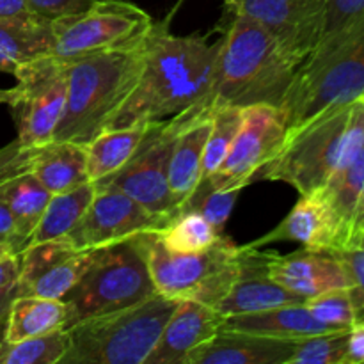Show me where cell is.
I'll return each mask as SVG.
<instances>
[{
    "instance_id": "cell-1",
    "label": "cell",
    "mask_w": 364,
    "mask_h": 364,
    "mask_svg": "<svg viewBox=\"0 0 364 364\" xmlns=\"http://www.w3.org/2000/svg\"><path fill=\"white\" fill-rule=\"evenodd\" d=\"M219 52L220 38L210 43L199 34L176 36L167 20L153 21L137 85L107 130L166 121L194 107L208 91Z\"/></svg>"
},
{
    "instance_id": "cell-2",
    "label": "cell",
    "mask_w": 364,
    "mask_h": 364,
    "mask_svg": "<svg viewBox=\"0 0 364 364\" xmlns=\"http://www.w3.org/2000/svg\"><path fill=\"white\" fill-rule=\"evenodd\" d=\"M228 16L208 91L178 116H210L219 107H283L301 63L255 20Z\"/></svg>"
},
{
    "instance_id": "cell-3",
    "label": "cell",
    "mask_w": 364,
    "mask_h": 364,
    "mask_svg": "<svg viewBox=\"0 0 364 364\" xmlns=\"http://www.w3.org/2000/svg\"><path fill=\"white\" fill-rule=\"evenodd\" d=\"M364 148V100L329 107L288 130L277 155L255 178L284 181L301 196L320 192Z\"/></svg>"
},
{
    "instance_id": "cell-4",
    "label": "cell",
    "mask_w": 364,
    "mask_h": 364,
    "mask_svg": "<svg viewBox=\"0 0 364 364\" xmlns=\"http://www.w3.org/2000/svg\"><path fill=\"white\" fill-rule=\"evenodd\" d=\"M144 41L70 60L66 105L53 134L55 141L85 144L107 130L137 85L144 66Z\"/></svg>"
},
{
    "instance_id": "cell-5",
    "label": "cell",
    "mask_w": 364,
    "mask_h": 364,
    "mask_svg": "<svg viewBox=\"0 0 364 364\" xmlns=\"http://www.w3.org/2000/svg\"><path fill=\"white\" fill-rule=\"evenodd\" d=\"M364 91V13L327 36L299 66L281 110L288 130Z\"/></svg>"
},
{
    "instance_id": "cell-6",
    "label": "cell",
    "mask_w": 364,
    "mask_h": 364,
    "mask_svg": "<svg viewBox=\"0 0 364 364\" xmlns=\"http://www.w3.org/2000/svg\"><path fill=\"white\" fill-rule=\"evenodd\" d=\"M176 304V299L155 294L139 304L75 323L66 329L70 347L60 364H146Z\"/></svg>"
},
{
    "instance_id": "cell-7",
    "label": "cell",
    "mask_w": 364,
    "mask_h": 364,
    "mask_svg": "<svg viewBox=\"0 0 364 364\" xmlns=\"http://www.w3.org/2000/svg\"><path fill=\"white\" fill-rule=\"evenodd\" d=\"M155 294L159 291L137 238L96 247L89 269L60 299L66 306V329L139 304Z\"/></svg>"
},
{
    "instance_id": "cell-8",
    "label": "cell",
    "mask_w": 364,
    "mask_h": 364,
    "mask_svg": "<svg viewBox=\"0 0 364 364\" xmlns=\"http://www.w3.org/2000/svg\"><path fill=\"white\" fill-rule=\"evenodd\" d=\"M148 262L156 291L169 299H192L215 308L228 295L238 276L242 245L220 235L219 240L201 252L167 251L155 230L135 235Z\"/></svg>"
},
{
    "instance_id": "cell-9",
    "label": "cell",
    "mask_w": 364,
    "mask_h": 364,
    "mask_svg": "<svg viewBox=\"0 0 364 364\" xmlns=\"http://www.w3.org/2000/svg\"><path fill=\"white\" fill-rule=\"evenodd\" d=\"M153 18L128 0H95L85 11L52 20L53 53L73 60L144 41Z\"/></svg>"
},
{
    "instance_id": "cell-10",
    "label": "cell",
    "mask_w": 364,
    "mask_h": 364,
    "mask_svg": "<svg viewBox=\"0 0 364 364\" xmlns=\"http://www.w3.org/2000/svg\"><path fill=\"white\" fill-rule=\"evenodd\" d=\"M70 60L55 53L16 70V85L9 107L21 148L45 144L53 139L63 117L68 92Z\"/></svg>"
},
{
    "instance_id": "cell-11",
    "label": "cell",
    "mask_w": 364,
    "mask_h": 364,
    "mask_svg": "<svg viewBox=\"0 0 364 364\" xmlns=\"http://www.w3.org/2000/svg\"><path fill=\"white\" fill-rule=\"evenodd\" d=\"M180 127L176 117L151 123L134 156L119 171L96 181V188L124 192L166 220L176 215L178 203L171 194L167 173Z\"/></svg>"
},
{
    "instance_id": "cell-12",
    "label": "cell",
    "mask_w": 364,
    "mask_h": 364,
    "mask_svg": "<svg viewBox=\"0 0 364 364\" xmlns=\"http://www.w3.org/2000/svg\"><path fill=\"white\" fill-rule=\"evenodd\" d=\"M287 117L281 107H244L240 130L231 144L226 160L220 169L206 180L215 188L242 191L245 185L251 183L256 173L277 155L287 141Z\"/></svg>"
},
{
    "instance_id": "cell-13",
    "label": "cell",
    "mask_w": 364,
    "mask_h": 364,
    "mask_svg": "<svg viewBox=\"0 0 364 364\" xmlns=\"http://www.w3.org/2000/svg\"><path fill=\"white\" fill-rule=\"evenodd\" d=\"M226 9L267 28L302 64L323 36L327 0H233Z\"/></svg>"
},
{
    "instance_id": "cell-14",
    "label": "cell",
    "mask_w": 364,
    "mask_h": 364,
    "mask_svg": "<svg viewBox=\"0 0 364 364\" xmlns=\"http://www.w3.org/2000/svg\"><path fill=\"white\" fill-rule=\"evenodd\" d=\"M166 223L164 217L151 213L124 192L96 188L91 205L68 231L66 240L78 251H85L127 240L142 231L159 230Z\"/></svg>"
},
{
    "instance_id": "cell-15",
    "label": "cell",
    "mask_w": 364,
    "mask_h": 364,
    "mask_svg": "<svg viewBox=\"0 0 364 364\" xmlns=\"http://www.w3.org/2000/svg\"><path fill=\"white\" fill-rule=\"evenodd\" d=\"M276 252L259 251L252 245H242L238 256V276L226 297L215 306L220 316L244 315L279 306L304 304L306 299L291 294L270 277L269 265Z\"/></svg>"
},
{
    "instance_id": "cell-16",
    "label": "cell",
    "mask_w": 364,
    "mask_h": 364,
    "mask_svg": "<svg viewBox=\"0 0 364 364\" xmlns=\"http://www.w3.org/2000/svg\"><path fill=\"white\" fill-rule=\"evenodd\" d=\"M223 320L224 316H220L212 306L192 299H181L167 320L159 343L146 359V364H183L192 350L219 333Z\"/></svg>"
},
{
    "instance_id": "cell-17",
    "label": "cell",
    "mask_w": 364,
    "mask_h": 364,
    "mask_svg": "<svg viewBox=\"0 0 364 364\" xmlns=\"http://www.w3.org/2000/svg\"><path fill=\"white\" fill-rule=\"evenodd\" d=\"M269 274L277 284L306 299L329 290L348 288L347 274L334 251L301 249L291 255H274Z\"/></svg>"
},
{
    "instance_id": "cell-18",
    "label": "cell",
    "mask_w": 364,
    "mask_h": 364,
    "mask_svg": "<svg viewBox=\"0 0 364 364\" xmlns=\"http://www.w3.org/2000/svg\"><path fill=\"white\" fill-rule=\"evenodd\" d=\"M295 340H276L242 331L219 333L187 355L183 364H288Z\"/></svg>"
},
{
    "instance_id": "cell-19",
    "label": "cell",
    "mask_w": 364,
    "mask_h": 364,
    "mask_svg": "<svg viewBox=\"0 0 364 364\" xmlns=\"http://www.w3.org/2000/svg\"><path fill=\"white\" fill-rule=\"evenodd\" d=\"M18 155L23 169L50 194H59L89 181L85 148L78 142L52 139L32 148H21L18 144Z\"/></svg>"
},
{
    "instance_id": "cell-20",
    "label": "cell",
    "mask_w": 364,
    "mask_h": 364,
    "mask_svg": "<svg viewBox=\"0 0 364 364\" xmlns=\"http://www.w3.org/2000/svg\"><path fill=\"white\" fill-rule=\"evenodd\" d=\"M272 242H299L306 249L336 251L338 230L326 198L320 192L301 196L291 212L272 231L249 245L262 247Z\"/></svg>"
},
{
    "instance_id": "cell-21",
    "label": "cell",
    "mask_w": 364,
    "mask_h": 364,
    "mask_svg": "<svg viewBox=\"0 0 364 364\" xmlns=\"http://www.w3.org/2000/svg\"><path fill=\"white\" fill-rule=\"evenodd\" d=\"M52 20L32 13L0 20V71L14 75L25 64L53 53Z\"/></svg>"
},
{
    "instance_id": "cell-22",
    "label": "cell",
    "mask_w": 364,
    "mask_h": 364,
    "mask_svg": "<svg viewBox=\"0 0 364 364\" xmlns=\"http://www.w3.org/2000/svg\"><path fill=\"white\" fill-rule=\"evenodd\" d=\"M181 123L174 142L173 153L169 160V188L173 198L176 199L178 210L185 199L196 191L201 181L203 155H205L206 139L212 128V114L210 116L181 117L174 116Z\"/></svg>"
},
{
    "instance_id": "cell-23",
    "label": "cell",
    "mask_w": 364,
    "mask_h": 364,
    "mask_svg": "<svg viewBox=\"0 0 364 364\" xmlns=\"http://www.w3.org/2000/svg\"><path fill=\"white\" fill-rule=\"evenodd\" d=\"M220 329L242 331L276 340H299L313 334L331 333L329 327L320 323L304 304L279 306L263 311L226 316Z\"/></svg>"
},
{
    "instance_id": "cell-24",
    "label": "cell",
    "mask_w": 364,
    "mask_h": 364,
    "mask_svg": "<svg viewBox=\"0 0 364 364\" xmlns=\"http://www.w3.org/2000/svg\"><path fill=\"white\" fill-rule=\"evenodd\" d=\"M66 329V306L60 299L16 295L7 311L6 341L27 340Z\"/></svg>"
},
{
    "instance_id": "cell-25",
    "label": "cell",
    "mask_w": 364,
    "mask_h": 364,
    "mask_svg": "<svg viewBox=\"0 0 364 364\" xmlns=\"http://www.w3.org/2000/svg\"><path fill=\"white\" fill-rule=\"evenodd\" d=\"M148 124H132L123 128H109L85 142V160H87L89 181H100L119 171L134 156L144 139Z\"/></svg>"
},
{
    "instance_id": "cell-26",
    "label": "cell",
    "mask_w": 364,
    "mask_h": 364,
    "mask_svg": "<svg viewBox=\"0 0 364 364\" xmlns=\"http://www.w3.org/2000/svg\"><path fill=\"white\" fill-rule=\"evenodd\" d=\"M95 194V181H85V183L70 188V191L50 196L48 205H46L38 226L32 231L27 247L32 244H39V242L66 237L68 231L84 215Z\"/></svg>"
},
{
    "instance_id": "cell-27",
    "label": "cell",
    "mask_w": 364,
    "mask_h": 364,
    "mask_svg": "<svg viewBox=\"0 0 364 364\" xmlns=\"http://www.w3.org/2000/svg\"><path fill=\"white\" fill-rule=\"evenodd\" d=\"M326 198L338 230V249L341 251L347 240L348 226L354 217L355 208L364 196V148L354 156L348 166L338 171L326 187L320 191Z\"/></svg>"
},
{
    "instance_id": "cell-28",
    "label": "cell",
    "mask_w": 364,
    "mask_h": 364,
    "mask_svg": "<svg viewBox=\"0 0 364 364\" xmlns=\"http://www.w3.org/2000/svg\"><path fill=\"white\" fill-rule=\"evenodd\" d=\"M155 233L167 251L187 252V255L206 251L223 235L194 210H181L162 228L155 230Z\"/></svg>"
},
{
    "instance_id": "cell-29",
    "label": "cell",
    "mask_w": 364,
    "mask_h": 364,
    "mask_svg": "<svg viewBox=\"0 0 364 364\" xmlns=\"http://www.w3.org/2000/svg\"><path fill=\"white\" fill-rule=\"evenodd\" d=\"M96 249H85V251H73L46 269L45 272L38 274L27 283H18L20 295H32V297L45 299H63L75 284L78 283L85 270L91 265L95 258Z\"/></svg>"
},
{
    "instance_id": "cell-30",
    "label": "cell",
    "mask_w": 364,
    "mask_h": 364,
    "mask_svg": "<svg viewBox=\"0 0 364 364\" xmlns=\"http://www.w3.org/2000/svg\"><path fill=\"white\" fill-rule=\"evenodd\" d=\"M70 347L66 329L53 331L43 336L0 343V364H57L63 363Z\"/></svg>"
},
{
    "instance_id": "cell-31",
    "label": "cell",
    "mask_w": 364,
    "mask_h": 364,
    "mask_svg": "<svg viewBox=\"0 0 364 364\" xmlns=\"http://www.w3.org/2000/svg\"><path fill=\"white\" fill-rule=\"evenodd\" d=\"M242 117H244V107H219L212 110V128L203 155L201 180L213 176L220 169L240 130Z\"/></svg>"
},
{
    "instance_id": "cell-32",
    "label": "cell",
    "mask_w": 364,
    "mask_h": 364,
    "mask_svg": "<svg viewBox=\"0 0 364 364\" xmlns=\"http://www.w3.org/2000/svg\"><path fill=\"white\" fill-rule=\"evenodd\" d=\"M348 331L313 334L294 343L288 364H345Z\"/></svg>"
},
{
    "instance_id": "cell-33",
    "label": "cell",
    "mask_w": 364,
    "mask_h": 364,
    "mask_svg": "<svg viewBox=\"0 0 364 364\" xmlns=\"http://www.w3.org/2000/svg\"><path fill=\"white\" fill-rule=\"evenodd\" d=\"M240 192V188H231V191L215 188L210 185L208 180H201L196 191L185 199L178 212H181V210L199 212L219 233H223Z\"/></svg>"
},
{
    "instance_id": "cell-34",
    "label": "cell",
    "mask_w": 364,
    "mask_h": 364,
    "mask_svg": "<svg viewBox=\"0 0 364 364\" xmlns=\"http://www.w3.org/2000/svg\"><path fill=\"white\" fill-rule=\"evenodd\" d=\"M304 306L331 331H348L355 323V311L348 288H338L309 297Z\"/></svg>"
},
{
    "instance_id": "cell-35",
    "label": "cell",
    "mask_w": 364,
    "mask_h": 364,
    "mask_svg": "<svg viewBox=\"0 0 364 364\" xmlns=\"http://www.w3.org/2000/svg\"><path fill=\"white\" fill-rule=\"evenodd\" d=\"M343 265L348 279L352 304L355 311V322H364V249L358 251H334Z\"/></svg>"
},
{
    "instance_id": "cell-36",
    "label": "cell",
    "mask_w": 364,
    "mask_h": 364,
    "mask_svg": "<svg viewBox=\"0 0 364 364\" xmlns=\"http://www.w3.org/2000/svg\"><path fill=\"white\" fill-rule=\"evenodd\" d=\"M364 13V0H327L326 27H323V38L334 34L341 27L358 18ZM320 39V41H322Z\"/></svg>"
},
{
    "instance_id": "cell-37",
    "label": "cell",
    "mask_w": 364,
    "mask_h": 364,
    "mask_svg": "<svg viewBox=\"0 0 364 364\" xmlns=\"http://www.w3.org/2000/svg\"><path fill=\"white\" fill-rule=\"evenodd\" d=\"M27 11L46 20H57L63 16L82 13L95 0H25Z\"/></svg>"
},
{
    "instance_id": "cell-38",
    "label": "cell",
    "mask_w": 364,
    "mask_h": 364,
    "mask_svg": "<svg viewBox=\"0 0 364 364\" xmlns=\"http://www.w3.org/2000/svg\"><path fill=\"white\" fill-rule=\"evenodd\" d=\"M358 249H364V196L355 208L354 217H352L347 240H345L341 251H358Z\"/></svg>"
},
{
    "instance_id": "cell-39",
    "label": "cell",
    "mask_w": 364,
    "mask_h": 364,
    "mask_svg": "<svg viewBox=\"0 0 364 364\" xmlns=\"http://www.w3.org/2000/svg\"><path fill=\"white\" fill-rule=\"evenodd\" d=\"M345 364H364V322H355L348 329Z\"/></svg>"
},
{
    "instance_id": "cell-40",
    "label": "cell",
    "mask_w": 364,
    "mask_h": 364,
    "mask_svg": "<svg viewBox=\"0 0 364 364\" xmlns=\"http://www.w3.org/2000/svg\"><path fill=\"white\" fill-rule=\"evenodd\" d=\"M0 242H9L14 252L20 255V244H18V228L11 210L0 201Z\"/></svg>"
},
{
    "instance_id": "cell-41",
    "label": "cell",
    "mask_w": 364,
    "mask_h": 364,
    "mask_svg": "<svg viewBox=\"0 0 364 364\" xmlns=\"http://www.w3.org/2000/svg\"><path fill=\"white\" fill-rule=\"evenodd\" d=\"M20 269L21 259L18 252L6 256V258L0 262V290L16 283L18 277H20Z\"/></svg>"
},
{
    "instance_id": "cell-42",
    "label": "cell",
    "mask_w": 364,
    "mask_h": 364,
    "mask_svg": "<svg viewBox=\"0 0 364 364\" xmlns=\"http://www.w3.org/2000/svg\"><path fill=\"white\" fill-rule=\"evenodd\" d=\"M27 13V2L25 0H0V20L2 18L20 16Z\"/></svg>"
},
{
    "instance_id": "cell-43",
    "label": "cell",
    "mask_w": 364,
    "mask_h": 364,
    "mask_svg": "<svg viewBox=\"0 0 364 364\" xmlns=\"http://www.w3.org/2000/svg\"><path fill=\"white\" fill-rule=\"evenodd\" d=\"M20 295V290H18V281L11 287L0 290V320H4L7 316V311H9V306L13 302V299Z\"/></svg>"
},
{
    "instance_id": "cell-44",
    "label": "cell",
    "mask_w": 364,
    "mask_h": 364,
    "mask_svg": "<svg viewBox=\"0 0 364 364\" xmlns=\"http://www.w3.org/2000/svg\"><path fill=\"white\" fill-rule=\"evenodd\" d=\"M11 98H13V87H11V89H0V105H2V103L9 105Z\"/></svg>"
},
{
    "instance_id": "cell-45",
    "label": "cell",
    "mask_w": 364,
    "mask_h": 364,
    "mask_svg": "<svg viewBox=\"0 0 364 364\" xmlns=\"http://www.w3.org/2000/svg\"><path fill=\"white\" fill-rule=\"evenodd\" d=\"M230 2H233V0H224V4H230Z\"/></svg>"
},
{
    "instance_id": "cell-46",
    "label": "cell",
    "mask_w": 364,
    "mask_h": 364,
    "mask_svg": "<svg viewBox=\"0 0 364 364\" xmlns=\"http://www.w3.org/2000/svg\"><path fill=\"white\" fill-rule=\"evenodd\" d=\"M361 100H364V91H363V95H361Z\"/></svg>"
}]
</instances>
